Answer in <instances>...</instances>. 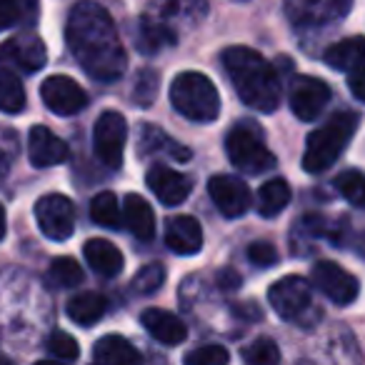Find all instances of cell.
I'll list each match as a JSON object with an SVG mask.
<instances>
[{"mask_svg":"<svg viewBox=\"0 0 365 365\" xmlns=\"http://www.w3.org/2000/svg\"><path fill=\"white\" fill-rule=\"evenodd\" d=\"M140 153L143 155H168L170 160L178 163H188L190 160V150L185 145H180L178 140H173L168 133H163L155 125H143L140 128Z\"/></svg>","mask_w":365,"mask_h":365,"instance_id":"cell-24","label":"cell"},{"mask_svg":"<svg viewBox=\"0 0 365 365\" xmlns=\"http://www.w3.org/2000/svg\"><path fill=\"white\" fill-rule=\"evenodd\" d=\"M290 198L293 193H290L288 182L283 178H273V180L263 182V188L258 190V213L263 218H275L288 208Z\"/></svg>","mask_w":365,"mask_h":365,"instance_id":"cell-26","label":"cell"},{"mask_svg":"<svg viewBox=\"0 0 365 365\" xmlns=\"http://www.w3.org/2000/svg\"><path fill=\"white\" fill-rule=\"evenodd\" d=\"M268 300L283 320H298L310 308V283L300 275H285L270 285Z\"/></svg>","mask_w":365,"mask_h":365,"instance_id":"cell-11","label":"cell"},{"mask_svg":"<svg viewBox=\"0 0 365 365\" xmlns=\"http://www.w3.org/2000/svg\"><path fill=\"white\" fill-rule=\"evenodd\" d=\"M248 260L253 265H258V268H268V265L278 263V250L270 243H265V240H255L248 248Z\"/></svg>","mask_w":365,"mask_h":365,"instance_id":"cell-36","label":"cell"},{"mask_svg":"<svg viewBox=\"0 0 365 365\" xmlns=\"http://www.w3.org/2000/svg\"><path fill=\"white\" fill-rule=\"evenodd\" d=\"M208 16V0H150L138 26V48L158 53L198 28Z\"/></svg>","mask_w":365,"mask_h":365,"instance_id":"cell-2","label":"cell"},{"mask_svg":"<svg viewBox=\"0 0 365 365\" xmlns=\"http://www.w3.org/2000/svg\"><path fill=\"white\" fill-rule=\"evenodd\" d=\"M0 365H13V360L6 358V355H0Z\"/></svg>","mask_w":365,"mask_h":365,"instance_id":"cell-41","label":"cell"},{"mask_svg":"<svg viewBox=\"0 0 365 365\" xmlns=\"http://www.w3.org/2000/svg\"><path fill=\"white\" fill-rule=\"evenodd\" d=\"M123 218H125V225L138 240H150L155 235V215H153V208L148 205L145 198L130 193L123 200Z\"/></svg>","mask_w":365,"mask_h":365,"instance_id":"cell-21","label":"cell"},{"mask_svg":"<svg viewBox=\"0 0 365 365\" xmlns=\"http://www.w3.org/2000/svg\"><path fill=\"white\" fill-rule=\"evenodd\" d=\"M143 325L145 330L153 335L155 340L165 345H178L185 340L188 330H185V323H182L178 315L168 313V310H160V308H150L143 313Z\"/></svg>","mask_w":365,"mask_h":365,"instance_id":"cell-19","label":"cell"},{"mask_svg":"<svg viewBox=\"0 0 365 365\" xmlns=\"http://www.w3.org/2000/svg\"><path fill=\"white\" fill-rule=\"evenodd\" d=\"M313 285L325 295L328 300H333L335 305H350L358 298V280L355 275H350L345 268H340L333 260H323L315 263L313 268Z\"/></svg>","mask_w":365,"mask_h":365,"instance_id":"cell-13","label":"cell"},{"mask_svg":"<svg viewBox=\"0 0 365 365\" xmlns=\"http://www.w3.org/2000/svg\"><path fill=\"white\" fill-rule=\"evenodd\" d=\"M223 66L235 93L248 108L273 113L280 103V83L275 68L253 48L233 46L223 53Z\"/></svg>","mask_w":365,"mask_h":365,"instance_id":"cell-3","label":"cell"},{"mask_svg":"<svg viewBox=\"0 0 365 365\" xmlns=\"http://www.w3.org/2000/svg\"><path fill=\"white\" fill-rule=\"evenodd\" d=\"M48 61L46 43L33 33H23L0 46V68L18 73H38Z\"/></svg>","mask_w":365,"mask_h":365,"instance_id":"cell-10","label":"cell"},{"mask_svg":"<svg viewBox=\"0 0 365 365\" xmlns=\"http://www.w3.org/2000/svg\"><path fill=\"white\" fill-rule=\"evenodd\" d=\"M36 220L46 238L63 243L76 230V208H73L71 198L61 193L43 195L36 203Z\"/></svg>","mask_w":365,"mask_h":365,"instance_id":"cell-9","label":"cell"},{"mask_svg":"<svg viewBox=\"0 0 365 365\" xmlns=\"http://www.w3.org/2000/svg\"><path fill=\"white\" fill-rule=\"evenodd\" d=\"M170 103L182 118L193 123H213L220 115L218 88L203 73H180L170 86Z\"/></svg>","mask_w":365,"mask_h":365,"instance_id":"cell-5","label":"cell"},{"mask_svg":"<svg viewBox=\"0 0 365 365\" xmlns=\"http://www.w3.org/2000/svg\"><path fill=\"white\" fill-rule=\"evenodd\" d=\"M83 255H86L88 265H91L98 275H103V278H115L123 270V253L110 240L91 238L83 245Z\"/></svg>","mask_w":365,"mask_h":365,"instance_id":"cell-20","label":"cell"},{"mask_svg":"<svg viewBox=\"0 0 365 365\" xmlns=\"http://www.w3.org/2000/svg\"><path fill=\"white\" fill-rule=\"evenodd\" d=\"M28 158H31V163L36 168L58 165V163H63L68 158V145L51 128L33 125L31 135H28Z\"/></svg>","mask_w":365,"mask_h":365,"instance_id":"cell-17","label":"cell"},{"mask_svg":"<svg viewBox=\"0 0 365 365\" xmlns=\"http://www.w3.org/2000/svg\"><path fill=\"white\" fill-rule=\"evenodd\" d=\"M66 41L78 66L101 83H113L125 73L128 58L110 13L93 0L76 3L66 23Z\"/></svg>","mask_w":365,"mask_h":365,"instance_id":"cell-1","label":"cell"},{"mask_svg":"<svg viewBox=\"0 0 365 365\" xmlns=\"http://www.w3.org/2000/svg\"><path fill=\"white\" fill-rule=\"evenodd\" d=\"M148 188L163 205H180L193 190V180L185 173H178L165 165H153L145 175Z\"/></svg>","mask_w":365,"mask_h":365,"instance_id":"cell-16","label":"cell"},{"mask_svg":"<svg viewBox=\"0 0 365 365\" xmlns=\"http://www.w3.org/2000/svg\"><path fill=\"white\" fill-rule=\"evenodd\" d=\"M36 365H63V363H56V360H41V363H36Z\"/></svg>","mask_w":365,"mask_h":365,"instance_id":"cell-42","label":"cell"},{"mask_svg":"<svg viewBox=\"0 0 365 365\" xmlns=\"http://www.w3.org/2000/svg\"><path fill=\"white\" fill-rule=\"evenodd\" d=\"M98 365H143V358L130 340L120 338V335H106L96 343L93 348Z\"/></svg>","mask_w":365,"mask_h":365,"instance_id":"cell-22","label":"cell"},{"mask_svg":"<svg viewBox=\"0 0 365 365\" xmlns=\"http://www.w3.org/2000/svg\"><path fill=\"white\" fill-rule=\"evenodd\" d=\"M225 153L238 170L258 175L275 168V155L265 145V138L255 123H238L225 135Z\"/></svg>","mask_w":365,"mask_h":365,"instance_id":"cell-6","label":"cell"},{"mask_svg":"<svg viewBox=\"0 0 365 365\" xmlns=\"http://www.w3.org/2000/svg\"><path fill=\"white\" fill-rule=\"evenodd\" d=\"M125 138H128V125L125 118L115 110L103 113L96 120V130H93V148L96 155L103 165H108L110 170L123 165V153H125Z\"/></svg>","mask_w":365,"mask_h":365,"instance_id":"cell-7","label":"cell"},{"mask_svg":"<svg viewBox=\"0 0 365 365\" xmlns=\"http://www.w3.org/2000/svg\"><path fill=\"white\" fill-rule=\"evenodd\" d=\"M8 163H11V155H6V153L0 150V178L8 173Z\"/></svg>","mask_w":365,"mask_h":365,"instance_id":"cell-40","label":"cell"},{"mask_svg":"<svg viewBox=\"0 0 365 365\" xmlns=\"http://www.w3.org/2000/svg\"><path fill=\"white\" fill-rule=\"evenodd\" d=\"M106 308L108 303L103 295L86 290V293H78L68 300V318L78 325H93L106 315Z\"/></svg>","mask_w":365,"mask_h":365,"instance_id":"cell-25","label":"cell"},{"mask_svg":"<svg viewBox=\"0 0 365 365\" xmlns=\"http://www.w3.org/2000/svg\"><path fill=\"white\" fill-rule=\"evenodd\" d=\"M48 278L56 288H76V285L83 283V268L78 265V260L63 255V258H56L51 263Z\"/></svg>","mask_w":365,"mask_h":365,"instance_id":"cell-31","label":"cell"},{"mask_svg":"<svg viewBox=\"0 0 365 365\" xmlns=\"http://www.w3.org/2000/svg\"><path fill=\"white\" fill-rule=\"evenodd\" d=\"M360 118L358 113H335L323 128L313 130L305 143V155H303V168L313 175L325 173L328 168H333L338 163V158L343 155V150L348 148L350 138L355 135Z\"/></svg>","mask_w":365,"mask_h":365,"instance_id":"cell-4","label":"cell"},{"mask_svg":"<svg viewBox=\"0 0 365 365\" xmlns=\"http://www.w3.org/2000/svg\"><path fill=\"white\" fill-rule=\"evenodd\" d=\"M353 8V0H285V16L295 28H323L338 23Z\"/></svg>","mask_w":365,"mask_h":365,"instance_id":"cell-8","label":"cell"},{"mask_svg":"<svg viewBox=\"0 0 365 365\" xmlns=\"http://www.w3.org/2000/svg\"><path fill=\"white\" fill-rule=\"evenodd\" d=\"M325 63L333 71L355 73L365 68V38H348V41L333 43L325 51Z\"/></svg>","mask_w":365,"mask_h":365,"instance_id":"cell-23","label":"cell"},{"mask_svg":"<svg viewBox=\"0 0 365 365\" xmlns=\"http://www.w3.org/2000/svg\"><path fill=\"white\" fill-rule=\"evenodd\" d=\"M155 91H158V78H155V73L145 71V73H140V76H138L135 93H133V96H135V101L143 103V106H150L153 98H155Z\"/></svg>","mask_w":365,"mask_h":365,"instance_id":"cell-37","label":"cell"},{"mask_svg":"<svg viewBox=\"0 0 365 365\" xmlns=\"http://www.w3.org/2000/svg\"><path fill=\"white\" fill-rule=\"evenodd\" d=\"M228 360L230 355L223 345H200L182 358V365H228Z\"/></svg>","mask_w":365,"mask_h":365,"instance_id":"cell-34","label":"cell"},{"mask_svg":"<svg viewBox=\"0 0 365 365\" xmlns=\"http://www.w3.org/2000/svg\"><path fill=\"white\" fill-rule=\"evenodd\" d=\"M338 193L355 208H365V173L360 170H345L335 178Z\"/></svg>","mask_w":365,"mask_h":365,"instance_id":"cell-30","label":"cell"},{"mask_svg":"<svg viewBox=\"0 0 365 365\" xmlns=\"http://www.w3.org/2000/svg\"><path fill=\"white\" fill-rule=\"evenodd\" d=\"M163 283H165V268H163L160 263H150L135 273V278H133V290L140 295H150V293H155V290H160Z\"/></svg>","mask_w":365,"mask_h":365,"instance_id":"cell-33","label":"cell"},{"mask_svg":"<svg viewBox=\"0 0 365 365\" xmlns=\"http://www.w3.org/2000/svg\"><path fill=\"white\" fill-rule=\"evenodd\" d=\"M348 86H350V93H353V96L358 98V101L365 103V68H363V71L350 73Z\"/></svg>","mask_w":365,"mask_h":365,"instance_id":"cell-38","label":"cell"},{"mask_svg":"<svg viewBox=\"0 0 365 365\" xmlns=\"http://www.w3.org/2000/svg\"><path fill=\"white\" fill-rule=\"evenodd\" d=\"M41 98L48 110L56 115H76L88 106L86 91L68 76H51L48 81H43Z\"/></svg>","mask_w":365,"mask_h":365,"instance_id":"cell-14","label":"cell"},{"mask_svg":"<svg viewBox=\"0 0 365 365\" xmlns=\"http://www.w3.org/2000/svg\"><path fill=\"white\" fill-rule=\"evenodd\" d=\"M208 193L213 198L215 208L225 215V218H240L248 213L250 208V188L240 178L235 175H215L208 182Z\"/></svg>","mask_w":365,"mask_h":365,"instance_id":"cell-15","label":"cell"},{"mask_svg":"<svg viewBox=\"0 0 365 365\" xmlns=\"http://www.w3.org/2000/svg\"><path fill=\"white\" fill-rule=\"evenodd\" d=\"M26 108V88L13 71H0V110L18 115Z\"/></svg>","mask_w":365,"mask_h":365,"instance_id":"cell-28","label":"cell"},{"mask_svg":"<svg viewBox=\"0 0 365 365\" xmlns=\"http://www.w3.org/2000/svg\"><path fill=\"white\" fill-rule=\"evenodd\" d=\"M165 243L175 255H195L203 248V228L190 215H175L168 220Z\"/></svg>","mask_w":365,"mask_h":365,"instance_id":"cell-18","label":"cell"},{"mask_svg":"<svg viewBox=\"0 0 365 365\" xmlns=\"http://www.w3.org/2000/svg\"><path fill=\"white\" fill-rule=\"evenodd\" d=\"M120 203H118V198L113 193H98L96 198H93L91 203V218L96 220L98 225H103V228H118L123 220L120 215Z\"/></svg>","mask_w":365,"mask_h":365,"instance_id":"cell-29","label":"cell"},{"mask_svg":"<svg viewBox=\"0 0 365 365\" xmlns=\"http://www.w3.org/2000/svg\"><path fill=\"white\" fill-rule=\"evenodd\" d=\"M48 350H51L58 360H66V363H71V360L78 358L76 338H71V335L63 333V330H56V333L48 338Z\"/></svg>","mask_w":365,"mask_h":365,"instance_id":"cell-35","label":"cell"},{"mask_svg":"<svg viewBox=\"0 0 365 365\" xmlns=\"http://www.w3.org/2000/svg\"><path fill=\"white\" fill-rule=\"evenodd\" d=\"M290 110L295 113V118L300 120H315L320 113L325 110V106L330 103V88L328 83L318 81L313 76H298L290 83Z\"/></svg>","mask_w":365,"mask_h":365,"instance_id":"cell-12","label":"cell"},{"mask_svg":"<svg viewBox=\"0 0 365 365\" xmlns=\"http://www.w3.org/2000/svg\"><path fill=\"white\" fill-rule=\"evenodd\" d=\"M243 360L245 365H278L280 363V350L275 345V340L270 338H258L243 348Z\"/></svg>","mask_w":365,"mask_h":365,"instance_id":"cell-32","label":"cell"},{"mask_svg":"<svg viewBox=\"0 0 365 365\" xmlns=\"http://www.w3.org/2000/svg\"><path fill=\"white\" fill-rule=\"evenodd\" d=\"M38 18V0H0V33L13 26H33Z\"/></svg>","mask_w":365,"mask_h":365,"instance_id":"cell-27","label":"cell"},{"mask_svg":"<svg viewBox=\"0 0 365 365\" xmlns=\"http://www.w3.org/2000/svg\"><path fill=\"white\" fill-rule=\"evenodd\" d=\"M6 225H8V220H6V208H3V205H0V240L6 238Z\"/></svg>","mask_w":365,"mask_h":365,"instance_id":"cell-39","label":"cell"}]
</instances>
